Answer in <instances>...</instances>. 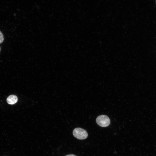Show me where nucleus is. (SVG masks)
<instances>
[{"instance_id":"1","label":"nucleus","mask_w":156,"mask_h":156,"mask_svg":"<svg viewBox=\"0 0 156 156\" xmlns=\"http://www.w3.org/2000/svg\"><path fill=\"white\" fill-rule=\"evenodd\" d=\"M73 134L75 137L79 140L85 139L88 136L87 132L84 129L80 128L74 129L73 131Z\"/></svg>"},{"instance_id":"2","label":"nucleus","mask_w":156,"mask_h":156,"mask_svg":"<svg viewBox=\"0 0 156 156\" xmlns=\"http://www.w3.org/2000/svg\"><path fill=\"white\" fill-rule=\"evenodd\" d=\"M96 120L97 123L102 127H105L108 126L110 122L109 118L105 115L99 116L97 118Z\"/></svg>"},{"instance_id":"3","label":"nucleus","mask_w":156,"mask_h":156,"mask_svg":"<svg viewBox=\"0 0 156 156\" xmlns=\"http://www.w3.org/2000/svg\"><path fill=\"white\" fill-rule=\"evenodd\" d=\"M18 98L16 96L14 95L9 96L7 99V103L11 105H13L17 102Z\"/></svg>"},{"instance_id":"4","label":"nucleus","mask_w":156,"mask_h":156,"mask_svg":"<svg viewBox=\"0 0 156 156\" xmlns=\"http://www.w3.org/2000/svg\"><path fill=\"white\" fill-rule=\"evenodd\" d=\"M4 39L3 35L1 31H0V44L3 41Z\"/></svg>"},{"instance_id":"5","label":"nucleus","mask_w":156,"mask_h":156,"mask_svg":"<svg viewBox=\"0 0 156 156\" xmlns=\"http://www.w3.org/2000/svg\"><path fill=\"white\" fill-rule=\"evenodd\" d=\"M65 156H77L73 154H70V155H67Z\"/></svg>"},{"instance_id":"6","label":"nucleus","mask_w":156,"mask_h":156,"mask_svg":"<svg viewBox=\"0 0 156 156\" xmlns=\"http://www.w3.org/2000/svg\"><path fill=\"white\" fill-rule=\"evenodd\" d=\"M0 51H1V48H0Z\"/></svg>"},{"instance_id":"7","label":"nucleus","mask_w":156,"mask_h":156,"mask_svg":"<svg viewBox=\"0 0 156 156\" xmlns=\"http://www.w3.org/2000/svg\"></svg>"}]
</instances>
